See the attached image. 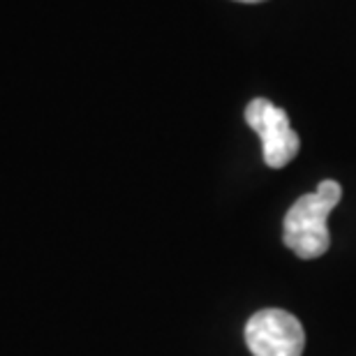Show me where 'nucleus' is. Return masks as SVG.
<instances>
[{
  "label": "nucleus",
  "mask_w": 356,
  "mask_h": 356,
  "mask_svg": "<svg viewBox=\"0 0 356 356\" xmlns=\"http://www.w3.org/2000/svg\"><path fill=\"white\" fill-rule=\"evenodd\" d=\"M245 343L252 356H303L305 331L291 312L266 308L248 319Z\"/></svg>",
  "instance_id": "2"
},
{
  "label": "nucleus",
  "mask_w": 356,
  "mask_h": 356,
  "mask_svg": "<svg viewBox=\"0 0 356 356\" xmlns=\"http://www.w3.org/2000/svg\"><path fill=\"white\" fill-rule=\"evenodd\" d=\"M343 188L336 181H322L315 192L298 197L284 216V245L298 259H317L329 250V213L340 204Z\"/></svg>",
  "instance_id": "1"
},
{
  "label": "nucleus",
  "mask_w": 356,
  "mask_h": 356,
  "mask_svg": "<svg viewBox=\"0 0 356 356\" xmlns=\"http://www.w3.org/2000/svg\"><path fill=\"white\" fill-rule=\"evenodd\" d=\"M245 120L261 139V155L270 169H282L296 158L301 139L291 130L287 111L268 102L266 97H254L245 106Z\"/></svg>",
  "instance_id": "3"
},
{
  "label": "nucleus",
  "mask_w": 356,
  "mask_h": 356,
  "mask_svg": "<svg viewBox=\"0 0 356 356\" xmlns=\"http://www.w3.org/2000/svg\"><path fill=\"white\" fill-rule=\"evenodd\" d=\"M238 3H264V0H238Z\"/></svg>",
  "instance_id": "4"
}]
</instances>
